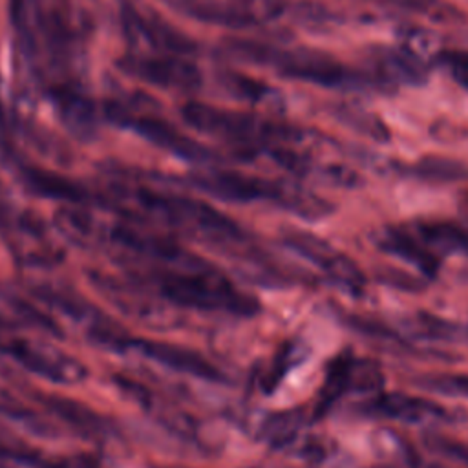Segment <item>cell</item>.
Listing matches in <instances>:
<instances>
[{"label": "cell", "mask_w": 468, "mask_h": 468, "mask_svg": "<svg viewBox=\"0 0 468 468\" xmlns=\"http://www.w3.org/2000/svg\"><path fill=\"white\" fill-rule=\"evenodd\" d=\"M439 66L463 88L468 90V51L442 49L437 53Z\"/></svg>", "instance_id": "cell-10"}, {"label": "cell", "mask_w": 468, "mask_h": 468, "mask_svg": "<svg viewBox=\"0 0 468 468\" xmlns=\"http://www.w3.org/2000/svg\"><path fill=\"white\" fill-rule=\"evenodd\" d=\"M126 20L130 22L132 27L144 38H148L152 44L170 49L174 53H188L194 49V42L170 27L166 22H163L157 16H144V13L137 11L135 7L128 5L126 7Z\"/></svg>", "instance_id": "cell-6"}, {"label": "cell", "mask_w": 468, "mask_h": 468, "mask_svg": "<svg viewBox=\"0 0 468 468\" xmlns=\"http://www.w3.org/2000/svg\"><path fill=\"white\" fill-rule=\"evenodd\" d=\"M413 174L430 179V181H459L468 177V166L450 159V157H439V155H428L422 157L413 168Z\"/></svg>", "instance_id": "cell-9"}, {"label": "cell", "mask_w": 468, "mask_h": 468, "mask_svg": "<svg viewBox=\"0 0 468 468\" xmlns=\"http://www.w3.org/2000/svg\"><path fill=\"white\" fill-rule=\"evenodd\" d=\"M117 64L126 75L137 77L154 86L172 90H196L201 84L199 69L192 62L176 55H124Z\"/></svg>", "instance_id": "cell-3"}, {"label": "cell", "mask_w": 468, "mask_h": 468, "mask_svg": "<svg viewBox=\"0 0 468 468\" xmlns=\"http://www.w3.org/2000/svg\"><path fill=\"white\" fill-rule=\"evenodd\" d=\"M377 415H386L391 419H400L406 422H424V420H448V411L439 404L422 400L417 397H408L402 393H389L375 399L369 408Z\"/></svg>", "instance_id": "cell-5"}, {"label": "cell", "mask_w": 468, "mask_h": 468, "mask_svg": "<svg viewBox=\"0 0 468 468\" xmlns=\"http://www.w3.org/2000/svg\"><path fill=\"white\" fill-rule=\"evenodd\" d=\"M428 386L435 391L446 393V395H461L468 397V377L461 375H448V377H435L428 380Z\"/></svg>", "instance_id": "cell-11"}, {"label": "cell", "mask_w": 468, "mask_h": 468, "mask_svg": "<svg viewBox=\"0 0 468 468\" xmlns=\"http://www.w3.org/2000/svg\"><path fill=\"white\" fill-rule=\"evenodd\" d=\"M234 49L245 60L271 66L285 77L313 82L327 88L344 90H380L389 88L377 73H366L346 68L333 57L313 49H278L260 42L241 40L234 44Z\"/></svg>", "instance_id": "cell-1"}, {"label": "cell", "mask_w": 468, "mask_h": 468, "mask_svg": "<svg viewBox=\"0 0 468 468\" xmlns=\"http://www.w3.org/2000/svg\"><path fill=\"white\" fill-rule=\"evenodd\" d=\"M373 73H377L388 86L411 84L420 86L426 82L428 69L424 62L411 51L397 46H378L369 51Z\"/></svg>", "instance_id": "cell-4"}, {"label": "cell", "mask_w": 468, "mask_h": 468, "mask_svg": "<svg viewBox=\"0 0 468 468\" xmlns=\"http://www.w3.org/2000/svg\"><path fill=\"white\" fill-rule=\"evenodd\" d=\"M183 119L194 128L207 130L218 135L241 137V139H285L292 137L291 130L276 122L260 119L256 115L219 110L207 104H186L181 110Z\"/></svg>", "instance_id": "cell-2"}, {"label": "cell", "mask_w": 468, "mask_h": 468, "mask_svg": "<svg viewBox=\"0 0 468 468\" xmlns=\"http://www.w3.org/2000/svg\"><path fill=\"white\" fill-rule=\"evenodd\" d=\"M380 247L388 252H393L400 258H406L410 263L419 267L426 274H433L439 267L437 256L415 236L402 229H391L380 238Z\"/></svg>", "instance_id": "cell-7"}, {"label": "cell", "mask_w": 468, "mask_h": 468, "mask_svg": "<svg viewBox=\"0 0 468 468\" xmlns=\"http://www.w3.org/2000/svg\"><path fill=\"white\" fill-rule=\"evenodd\" d=\"M335 115L338 121H342L347 128L367 135L373 141L386 143L389 141V130L386 122L373 112L364 110L360 106H349V104H340L335 110Z\"/></svg>", "instance_id": "cell-8"}]
</instances>
